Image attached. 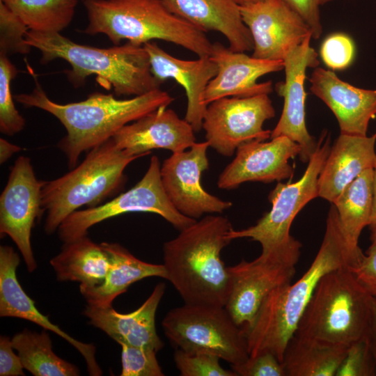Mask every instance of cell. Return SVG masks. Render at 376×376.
Returning a JSON list of instances; mask_svg holds the SVG:
<instances>
[{
    "instance_id": "6da1fadb",
    "label": "cell",
    "mask_w": 376,
    "mask_h": 376,
    "mask_svg": "<svg viewBox=\"0 0 376 376\" xmlns=\"http://www.w3.org/2000/svg\"><path fill=\"white\" fill-rule=\"evenodd\" d=\"M358 262L346 242L336 207L331 205L324 235L308 269L295 283L274 289L264 299L251 324L244 327L249 357L264 352L282 363L285 348L322 277Z\"/></svg>"
},
{
    "instance_id": "7a4b0ae2",
    "label": "cell",
    "mask_w": 376,
    "mask_h": 376,
    "mask_svg": "<svg viewBox=\"0 0 376 376\" xmlns=\"http://www.w3.org/2000/svg\"><path fill=\"white\" fill-rule=\"evenodd\" d=\"M36 86L30 93L14 96L26 107H36L55 116L66 130L58 143L68 167L75 168L81 153L110 139L120 129L157 110L167 107L174 98L160 88L128 99L112 94L94 93L86 100L68 104L56 103L47 96L35 75Z\"/></svg>"
},
{
    "instance_id": "3957f363",
    "label": "cell",
    "mask_w": 376,
    "mask_h": 376,
    "mask_svg": "<svg viewBox=\"0 0 376 376\" xmlns=\"http://www.w3.org/2000/svg\"><path fill=\"white\" fill-rule=\"evenodd\" d=\"M229 220L210 214L180 230L163 246L167 279L185 304L224 307L230 290V273L221 259L231 241Z\"/></svg>"
},
{
    "instance_id": "277c9868",
    "label": "cell",
    "mask_w": 376,
    "mask_h": 376,
    "mask_svg": "<svg viewBox=\"0 0 376 376\" xmlns=\"http://www.w3.org/2000/svg\"><path fill=\"white\" fill-rule=\"evenodd\" d=\"M26 42L38 49L41 63L54 59L66 61L69 81L82 86L87 77L95 75L106 89L113 88L116 96H137L160 88V82L151 72L149 56L142 45L127 42L123 45L99 48L79 45L60 33L29 30Z\"/></svg>"
},
{
    "instance_id": "5b68a950",
    "label": "cell",
    "mask_w": 376,
    "mask_h": 376,
    "mask_svg": "<svg viewBox=\"0 0 376 376\" xmlns=\"http://www.w3.org/2000/svg\"><path fill=\"white\" fill-rule=\"evenodd\" d=\"M89 35L103 33L114 45L125 40L143 45L161 40L198 56H210L212 45L205 32L171 13L162 0H82Z\"/></svg>"
},
{
    "instance_id": "8992f818",
    "label": "cell",
    "mask_w": 376,
    "mask_h": 376,
    "mask_svg": "<svg viewBox=\"0 0 376 376\" xmlns=\"http://www.w3.org/2000/svg\"><path fill=\"white\" fill-rule=\"evenodd\" d=\"M139 157L118 148L111 139L90 150L79 166L61 177L45 181L42 207L45 231L51 235L72 212L93 207L119 191L126 181L125 169Z\"/></svg>"
},
{
    "instance_id": "52a82bcc",
    "label": "cell",
    "mask_w": 376,
    "mask_h": 376,
    "mask_svg": "<svg viewBox=\"0 0 376 376\" xmlns=\"http://www.w3.org/2000/svg\"><path fill=\"white\" fill-rule=\"evenodd\" d=\"M373 297L347 267L324 275L295 335L349 346L367 336Z\"/></svg>"
},
{
    "instance_id": "ba28073f",
    "label": "cell",
    "mask_w": 376,
    "mask_h": 376,
    "mask_svg": "<svg viewBox=\"0 0 376 376\" xmlns=\"http://www.w3.org/2000/svg\"><path fill=\"white\" fill-rule=\"evenodd\" d=\"M330 141L329 132L323 131L301 178L295 182H279L269 194L271 210L252 226L241 230L232 228L228 238L230 241L240 238L256 241L261 245L262 253L301 246L290 235V227L301 209L318 197V178L331 149Z\"/></svg>"
},
{
    "instance_id": "9c48e42d",
    "label": "cell",
    "mask_w": 376,
    "mask_h": 376,
    "mask_svg": "<svg viewBox=\"0 0 376 376\" xmlns=\"http://www.w3.org/2000/svg\"><path fill=\"white\" fill-rule=\"evenodd\" d=\"M162 324L176 349L212 354L230 366L249 357L244 331L225 307L185 304L170 310Z\"/></svg>"
},
{
    "instance_id": "30bf717a",
    "label": "cell",
    "mask_w": 376,
    "mask_h": 376,
    "mask_svg": "<svg viewBox=\"0 0 376 376\" xmlns=\"http://www.w3.org/2000/svg\"><path fill=\"white\" fill-rule=\"evenodd\" d=\"M161 165L152 155L143 178L131 189L113 199L97 206L77 210L59 226L57 233L63 243L86 236L88 229L106 219L128 212L155 213L179 231L196 219L179 212L170 202L163 188Z\"/></svg>"
},
{
    "instance_id": "8fae6325",
    "label": "cell",
    "mask_w": 376,
    "mask_h": 376,
    "mask_svg": "<svg viewBox=\"0 0 376 376\" xmlns=\"http://www.w3.org/2000/svg\"><path fill=\"white\" fill-rule=\"evenodd\" d=\"M301 248L261 253L253 260H242L228 267L230 290L224 307L238 326L251 324L266 297L276 288L292 282Z\"/></svg>"
},
{
    "instance_id": "7c38bea8",
    "label": "cell",
    "mask_w": 376,
    "mask_h": 376,
    "mask_svg": "<svg viewBox=\"0 0 376 376\" xmlns=\"http://www.w3.org/2000/svg\"><path fill=\"white\" fill-rule=\"evenodd\" d=\"M274 116L268 94L225 97L207 104L202 129L210 147L221 155L230 157L245 143L270 138L272 131L263 129V124Z\"/></svg>"
},
{
    "instance_id": "4fadbf2b",
    "label": "cell",
    "mask_w": 376,
    "mask_h": 376,
    "mask_svg": "<svg viewBox=\"0 0 376 376\" xmlns=\"http://www.w3.org/2000/svg\"><path fill=\"white\" fill-rule=\"evenodd\" d=\"M45 181L38 180L31 159L19 156L11 168L0 196V234L15 242L29 272L37 268L31 246V232L44 210L41 192Z\"/></svg>"
},
{
    "instance_id": "5bb4252c",
    "label": "cell",
    "mask_w": 376,
    "mask_h": 376,
    "mask_svg": "<svg viewBox=\"0 0 376 376\" xmlns=\"http://www.w3.org/2000/svg\"><path fill=\"white\" fill-rule=\"evenodd\" d=\"M205 141L172 155L164 160L160 173L163 188L174 207L186 217L197 219L205 214H221L232 206L206 191L201 178L209 168Z\"/></svg>"
},
{
    "instance_id": "9a60e30c",
    "label": "cell",
    "mask_w": 376,
    "mask_h": 376,
    "mask_svg": "<svg viewBox=\"0 0 376 376\" xmlns=\"http://www.w3.org/2000/svg\"><path fill=\"white\" fill-rule=\"evenodd\" d=\"M312 35L290 50L283 59L285 78L276 85L279 96L283 98L281 117L272 131L270 138L285 136L298 143L302 162H308L317 148V142L306 125L304 83L308 68H317L318 54L311 45Z\"/></svg>"
},
{
    "instance_id": "2e32d148",
    "label": "cell",
    "mask_w": 376,
    "mask_h": 376,
    "mask_svg": "<svg viewBox=\"0 0 376 376\" xmlns=\"http://www.w3.org/2000/svg\"><path fill=\"white\" fill-rule=\"evenodd\" d=\"M242 20L252 37V56L283 61L309 35V26L281 0L240 5Z\"/></svg>"
},
{
    "instance_id": "e0dca14e",
    "label": "cell",
    "mask_w": 376,
    "mask_h": 376,
    "mask_svg": "<svg viewBox=\"0 0 376 376\" xmlns=\"http://www.w3.org/2000/svg\"><path fill=\"white\" fill-rule=\"evenodd\" d=\"M300 151L299 145L285 136L245 143L237 148L235 158L220 173L217 186L229 190L246 182L270 183L292 178L294 171L289 160Z\"/></svg>"
},
{
    "instance_id": "ac0fdd59",
    "label": "cell",
    "mask_w": 376,
    "mask_h": 376,
    "mask_svg": "<svg viewBox=\"0 0 376 376\" xmlns=\"http://www.w3.org/2000/svg\"><path fill=\"white\" fill-rule=\"evenodd\" d=\"M210 58L217 66V73L208 84L205 95V104L225 97H250L259 94L269 95L272 82H258L269 73L284 68L282 60H265L235 52L219 42L212 45Z\"/></svg>"
},
{
    "instance_id": "d6986e66",
    "label": "cell",
    "mask_w": 376,
    "mask_h": 376,
    "mask_svg": "<svg viewBox=\"0 0 376 376\" xmlns=\"http://www.w3.org/2000/svg\"><path fill=\"white\" fill-rule=\"evenodd\" d=\"M192 126L171 109L162 107L120 129L111 139L130 156L141 157L154 149L172 153L191 148L196 143Z\"/></svg>"
},
{
    "instance_id": "ffe728a7",
    "label": "cell",
    "mask_w": 376,
    "mask_h": 376,
    "mask_svg": "<svg viewBox=\"0 0 376 376\" xmlns=\"http://www.w3.org/2000/svg\"><path fill=\"white\" fill-rule=\"evenodd\" d=\"M310 91L336 116L340 134L367 136L370 120L376 116V90L354 86L331 70L315 68Z\"/></svg>"
},
{
    "instance_id": "44dd1931",
    "label": "cell",
    "mask_w": 376,
    "mask_h": 376,
    "mask_svg": "<svg viewBox=\"0 0 376 376\" xmlns=\"http://www.w3.org/2000/svg\"><path fill=\"white\" fill-rule=\"evenodd\" d=\"M143 46L149 56L151 72L155 78L162 83L168 79H174L184 88L187 100L185 119L195 132H199L207 106L204 102L205 92L217 73V65L210 56L180 59L152 41Z\"/></svg>"
},
{
    "instance_id": "7402d4cb",
    "label": "cell",
    "mask_w": 376,
    "mask_h": 376,
    "mask_svg": "<svg viewBox=\"0 0 376 376\" xmlns=\"http://www.w3.org/2000/svg\"><path fill=\"white\" fill-rule=\"evenodd\" d=\"M19 263V256L12 246H0V316L26 320L55 333L81 353L91 375H101L102 372L95 356V347L75 339L38 310L35 301L25 292L17 280L16 270Z\"/></svg>"
},
{
    "instance_id": "603a6c76",
    "label": "cell",
    "mask_w": 376,
    "mask_h": 376,
    "mask_svg": "<svg viewBox=\"0 0 376 376\" xmlns=\"http://www.w3.org/2000/svg\"><path fill=\"white\" fill-rule=\"evenodd\" d=\"M166 285L157 283L152 293L136 310L120 313L112 308L86 305L83 313L89 323L101 329L119 345L142 347L159 351L164 343L155 327V315L165 292Z\"/></svg>"
},
{
    "instance_id": "cb8c5ba5",
    "label": "cell",
    "mask_w": 376,
    "mask_h": 376,
    "mask_svg": "<svg viewBox=\"0 0 376 376\" xmlns=\"http://www.w3.org/2000/svg\"><path fill=\"white\" fill-rule=\"evenodd\" d=\"M376 132L368 136L340 134L318 178V197L331 203L376 162Z\"/></svg>"
},
{
    "instance_id": "d4e9b609",
    "label": "cell",
    "mask_w": 376,
    "mask_h": 376,
    "mask_svg": "<svg viewBox=\"0 0 376 376\" xmlns=\"http://www.w3.org/2000/svg\"><path fill=\"white\" fill-rule=\"evenodd\" d=\"M173 14L204 32L217 31L235 52L253 50L249 30L235 0H162Z\"/></svg>"
},
{
    "instance_id": "484cf974",
    "label": "cell",
    "mask_w": 376,
    "mask_h": 376,
    "mask_svg": "<svg viewBox=\"0 0 376 376\" xmlns=\"http://www.w3.org/2000/svg\"><path fill=\"white\" fill-rule=\"evenodd\" d=\"M100 244L109 257L110 266L101 284L92 287L79 285L80 292L88 305L111 306L118 296L138 281L153 276L167 279L163 264L141 260L117 243L102 242Z\"/></svg>"
},
{
    "instance_id": "4316f807",
    "label": "cell",
    "mask_w": 376,
    "mask_h": 376,
    "mask_svg": "<svg viewBox=\"0 0 376 376\" xmlns=\"http://www.w3.org/2000/svg\"><path fill=\"white\" fill-rule=\"evenodd\" d=\"M56 278L61 281H78L81 285L101 284L108 272L110 259L101 244L87 235L64 243L58 254L50 260Z\"/></svg>"
},
{
    "instance_id": "83f0119b",
    "label": "cell",
    "mask_w": 376,
    "mask_h": 376,
    "mask_svg": "<svg viewBox=\"0 0 376 376\" xmlns=\"http://www.w3.org/2000/svg\"><path fill=\"white\" fill-rule=\"evenodd\" d=\"M347 347L295 334L282 365L287 376H336Z\"/></svg>"
},
{
    "instance_id": "f1b7e54d",
    "label": "cell",
    "mask_w": 376,
    "mask_h": 376,
    "mask_svg": "<svg viewBox=\"0 0 376 376\" xmlns=\"http://www.w3.org/2000/svg\"><path fill=\"white\" fill-rule=\"evenodd\" d=\"M373 169L363 172L333 201L347 245L359 260L363 253L359 246L363 229L369 226L372 212Z\"/></svg>"
},
{
    "instance_id": "f546056e",
    "label": "cell",
    "mask_w": 376,
    "mask_h": 376,
    "mask_svg": "<svg viewBox=\"0 0 376 376\" xmlns=\"http://www.w3.org/2000/svg\"><path fill=\"white\" fill-rule=\"evenodd\" d=\"M24 368L35 376H77L79 368L57 356L46 330L33 332L24 329L11 338Z\"/></svg>"
},
{
    "instance_id": "4dcf8cb0",
    "label": "cell",
    "mask_w": 376,
    "mask_h": 376,
    "mask_svg": "<svg viewBox=\"0 0 376 376\" xmlns=\"http://www.w3.org/2000/svg\"><path fill=\"white\" fill-rule=\"evenodd\" d=\"M28 26L60 33L71 22L79 0H0Z\"/></svg>"
},
{
    "instance_id": "1f68e13d",
    "label": "cell",
    "mask_w": 376,
    "mask_h": 376,
    "mask_svg": "<svg viewBox=\"0 0 376 376\" xmlns=\"http://www.w3.org/2000/svg\"><path fill=\"white\" fill-rule=\"evenodd\" d=\"M17 72L8 56L0 54V131L9 136L22 131L26 123L15 106L10 90Z\"/></svg>"
},
{
    "instance_id": "d6a6232c",
    "label": "cell",
    "mask_w": 376,
    "mask_h": 376,
    "mask_svg": "<svg viewBox=\"0 0 376 376\" xmlns=\"http://www.w3.org/2000/svg\"><path fill=\"white\" fill-rule=\"evenodd\" d=\"M28 26L0 1V54H29L26 42Z\"/></svg>"
},
{
    "instance_id": "836d02e7",
    "label": "cell",
    "mask_w": 376,
    "mask_h": 376,
    "mask_svg": "<svg viewBox=\"0 0 376 376\" xmlns=\"http://www.w3.org/2000/svg\"><path fill=\"white\" fill-rule=\"evenodd\" d=\"M173 359L182 376H237L233 370L224 368L220 358L212 354L176 349Z\"/></svg>"
},
{
    "instance_id": "e575fe53",
    "label": "cell",
    "mask_w": 376,
    "mask_h": 376,
    "mask_svg": "<svg viewBox=\"0 0 376 376\" xmlns=\"http://www.w3.org/2000/svg\"><path fill=\"white\" fill-rule=\"evenodd\" d=\"M122 370L120 376H164L157 359V352L151 349L120 344Z\"/></svg>"
},
{
    "instance_id": "d590c367",
    "label": "cell",
    "mask_w": 376,
    "mask_h": 376,
    "mask_svg": "<svg viewBox=\"0 0 376 376\" xmlns=\"http://www.w3.org/2000/svg\"><path fill=\"white\" fill-rule=\"evenodd\" d=\"M376 363L367 336L351 343L336 376H375Z\"/></svg>"
},
{
    "instance_id": "8d00e7d4",
    "label": "cell",
    "mask_w": 376,
    "mask_h": 376,
    "mask_svg": "<svg viewBox=\"0 0 376 376\" xmlns=\"http://www.w3.org/2000/svg\"><path fill=\"white\" fill-rule=\"evenodd\" d=\"M320 54L322 61L329 69L343 70L347 68L354 59L355 45L346 34H331L322 43Z\"/></svg>"
},
{
    "instance_id": "74e56055",
    "label": "cell",
    "mask_w": 376,
    "mask_h": 376,
    "mask_svg": "<svg viewBox=\"0 0 376 376\" xmlns=\"http://www.w3.org/2000/svg\"><path fill=\"white\" fill-rule=\"evenodd\" d=\"M230 366L237 376H287L282 363L270 352L249 357L244 363Z\"/></svg>"
},
{
    "instance_id": "f35d334b",
    "label": "cell",
    "mask_w": 376,
    "mask_h": 376,
    "mask_svg": "<svg viewBox=\"0 0 376 376\" xmlns=\"http://www.w3.org/2000/svg\"><path fill=\"white\" fill-rule=\"evenodd\" d=\"M349 268L368 292L376 298V242H372L359 262Z\"/></svg>"
},
{
    "instance_id": "ab89813d",
    "label": "cell",
    "mask_w": 376,
    "mask_h": 376,
    "mask_svg": "<svg viewBox=\"0 0 376 376\" xmlns=\"http://www.w3.org/2000/svg\"><path fill=\"white\" fill-rule=\"evenodd\" d=\"M309 26L312 38L318 39L322 33L318 0H281Z\"/></svg>"
},
{
    "instance_id": "60d3db41",
    "label": "cell",
    "mask_w": 376,
    "mask_h": 376,
    "mask_svg": "<svg viewBox=\"0 0 376 376\" xmlns=\"http://www.w3.org/2000/svg\"><path fill=\"white\" fill-rule=\"evenodd\" d=\"M12 340L0 337V375L24 376V366L19 355L14 352Z\"/></svg>"
},
{
    "instance_id": "b9f144b4",
    "label": "cell",
    "mask_w": 376,
    "mask_h": 376,
    "mask_svg": "<svg viewBox=\"0 0 376 376\" xmlns=\"http://www.w3.org/2000/svg\"><path fill=\"white\" fill-rule=\"evenodd\" d=\"M367 339L376 363V298L374 297Z\"/></svg>"
},
{
    "instance_id": "7bdbcfd3",
    "label": "cell",
    "mask_w": 376,
    "mask_h": 376,
    "mask_svg": "<svg viewBox=\"0 0 376 376\" xmlns=\"http://www.w3.org/2000/svg\"><path fill=\"white\" fill-rule=\"evenodd\" d=\"M22 148L15 144H13L7 140L0 139V163L3 164L8 160L11 156L20 151Z\"/></svg>"
},
{
    "instance_id": "ee69618b",
    "label": "cell",
    "mask_w": 376,
    "mask_h": 376,
    "mask_svg": "<svg viewBox=\"0 0 376 376\" xmlns=\"http://www.w3.org/2000/svg\"><path fill=\"white\" fill-rule=\"evenodd\" d=\"M372 193V212L368 226L370 229L376 227V162L373 168Z\"/></svg>"
},
{
    "instance_id": "f6af8a7d",
    "label": "cell",
    "mask_w": 376,
    "mask_h": 376,
    "mask_svg": "<svg viewBox=\"0 0 376 376\" xmlns=\"http://www.w3.org/2000/svg\"><path fill=\"white\" fill-rule=\"evenodd\" d=\"M239 5L256 3L262 0H235Z\"/></svg>"
},
{
    "instance_id": "bcb514c9",
    "label": "cell",
    "mask_w": 376,
    "mask_h": 376,
    "mask_svg": "<svg viewBox=\"0 0 376 376\" xmlns=\"http://www.w3.org/2000/svg\"><path fill=\"white\" fill-rule=\"evenodd\" d=\"M370 240L372 242H376V227L371 228Z\"/></svg>"
},
{
    "instance_id": "7dc6e473",
    "label": "cell",
    "mask_w": 376,
    "mask_h": 376,
    "mask_svg": "<svg viewBox=\"0 0 376 376\" xmlns=\"http://www.w3.org/2000/svg\"><path fill=\"white\" fill-rule=\"evenodd\" d=\"M333 0H318L320 5L324 4L327 2L331 1Z\"/></svg>"
}]
</instances>
